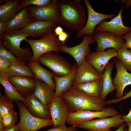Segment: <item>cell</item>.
Wrapping results in <instances>:
<instances>
[{
  "mask_svg": "<svg viewBox=\"0 0 131 131\" xmlns=\"http://www.w3.org/2000/svg\"><path fill=\"white\" fill-rule=\"evenodd\" d=\"M12 102L0 92V115L2 118L14 109Z\"/></svg>",
  "mask_w": 131,
  "mask_h": 131,
  "instance_id": "cell-31",
  "label": "cell"
},
{
  "mask_svg": "<svg viewBox=\"0 0 131 131\" xmlns=\"http://www.w3.org/2000/svg\"><path fill=\"white\" fill-rule=\"evenodd\" d=\"M131 97V90L125 93L124 95L120 98L117 99L115 98L105 101L106 105H108L111 104L118 103Z\"/></svg>",
  "mask_w": 131,
  "mask_h": 131,
  "instance_id": "cell-37",
  "label": "cell"
},
{
  "mask_svg": "<svg viewBox=\"0 0 131 131\" xmlns=\"http://www.w3.org/2000/svg\"><path fill=\"white\" fill-rule=\"evenodd\" d=\"M6 73L9 77L12 76H27L35 78L30 67L20 61L12 64Z\"/></svg>",
  "mask_w": 131,
  "mask_h": 131,
  "instance_id": "cell-29",
  "label": "cell"
},
{
  "mask_svg": "<svg viewBox=\"0 0 131 131\" xmlns=\"http://www.w3.org/2000/svg\"><path fill=\"white\" fill-rule=\"evenodd\" d=\"M34 79L35 87L33 94L42 103L47 106L54 98L55 91L43 81Z\"/></svg>",
  "mask_w": 131,
  "mask_h": 131,
  "instance_id": "cell-23",
  "label": "cell"
},
{
  "mask_svg": "<svg viewBox=\"0 0 131 131\" xmlns=\"http://www.w3.org/2000/svg\"><path fill=\"white\" fill-rule=\"evenodd\" d=\"M93 38L97 43V51H103L111 48L117 51L123 46L125 42L121 37L107 32L96 33L93 35Z\"/></svg>",
  "mask_w": 131,
  "mask_h": 131,
  "instance_id": "cell-15",
  "label": "cell"
},
{
  "mask_svg": "<svg viewBox=\"0 0 131 131\" xmlns=\"http://www.w3.org/2000/svg\"><path fill=\"white\" fill-rule=\"evenodd\" d=\"M114 64L113 62L109 63L105 67L104 72L102 74V89L100 98L103 100H105L110 92L115 90L111 77Z\"/></svg>",
  "mask_w": 131,
  "mask_h": 131,
  "instance_id": "cell-27",
  "label": "cell"
},
{
  "mask_svg": "<svg viewBox=\"0 0 131 131\" xmlns=\"http://www.w3.org/2000/svg\"><path fill=\"white\" fill-rule=\"evenodd\" d=\"M53 0H21V2L18 12L24 8L30 5L42 6L49 4Z\"/></svg>",
  "mask_w": 131,
  "mask_h": 131,
  "instance_id": "cell-32",
  "label": "cell"
},
{
  "mask_svg": "<svg viewBox=\"0 0 131 131\" xmlns=\"http://www.w3.org/2000/svg\"><path fill=\"white\" fill-rule=\"evenodd\" d=\"M69 36V33L66 32L64 31L58 35V38L62 44H64L67 39Z\"/></svg>",
  "mask_w": 131,
  "mask_h": 131,
  "instance_id": "cell-39",
  "label": "cell"
},
{
  "mask_svg": "<svg viewBox=\"0 0 131 131\" xmlns=\"http://www.w3.org/2000/svg\"><path fill=\"white\" fill-rule=\"evenodd\" d=\"M58 25L54 21H37L31 23L20 30L24 33L33 35L36 38H40L52 32Z\"/></svg>",
  "mask_w": 131,
  "mask_h": 131,
  "instance_id": "cell-18",
  "label": "cell"
},
{
  "mask_svg": "<svg viewBox=\"0 0 131 131\" xmlns=\"http://www.w3.org/2000/svg\"><path fill=\"white\" fill-rule=\"evenodd\" d=\"M102 75L85 59L78 67L73 85L100 79Z\"/></svg>",
  "mask_w": 131,
  "mask_h": 131,
  "instance_id": "cell-17",
  "label": "cell"
},
{
  "mask_svg": "<svg viewBox=\"0 0 131 131\" xmlns=\"http://www.w3.org/2000/svg\"><path fill=\"white\" fill-rule=\"evenodd\" d=\"M66 103L70 112L82 110L99 111L105 108V101L100 98L89 96L72 87L60 96Z\"/></svg>",
  "mask_w": 131,
  "mask_h": 131,
  "instance_id": "cell-2",
  "label": "cell"
},
{
  "mask_svg": "<svg viewBox=\"0 0 131 131\" xmlns=\"http://www.w3.org/2000/svg\"><path fill=\"white\" fill-rule=\"evenodd\" d=\"M2 131H19L18 124L5 127Z\"/></svg>",
  "mask_w": 131,
  "mask_h": 131,
  "instance_id": "cell-41",
  "label": "cell"
},
{
  "mask_svg": "<svg viewBox=\"0 0 131 131\" xmlns=\"http://www.w3.org/2000/svg\"><path fill=\"white\" fill-rule=\"evenodd\" d=\"M113 62L116 66V72L112 81L116 90L115 99H118L124 96L125 87L131 85V73L128 72L122 62L117 58L114 59Z\"/></svg>",
  "mask_w": 131,
  "mask_h": 131,
  "instance_id": "cell-14",
  "label": "cell"
},
{
  "mask_svg": "<svg viewBox=\"0 0 131 131\" xmlns=\"http://www.w3.org/2000/svg\"><path fill=\"white\" fill-rule=\"evenodd\" d=\"M79 0H59L58 24L73 31H78L85 25L86 10Z\"/></svg>",
  "mask_w": 131,
  "mask_h": 131,
  "instance_id": "cell-1",
  "label": "cell"
},
{
  "mask_svg": "<svg viewBox=\"0 0 131 131\" xmlns=\"http://www.w3.org/2000/svg\"><path fill=\"white\" fill-rule=\"evenodd\" d=\"M123 8H121L118 15L109 22L104 20L101 21L96 28L95 32H107L112 33L116 36L121 37L123 35L131 31V27L123 24L122 19V12Z\"/></svg>",
  "mask_w": 131,
  "mask_h": 131,
  "instance_id": "cell-13",
  "label": "cell"
},
{
  "mask_svg": "<svg viewBox=\"0 0 131 131\" xmlns=\"http://www.w3.org/2000/svg\"><path fill=\"white\" fill-rule=\"evenodd\" d=\"M26 64L31 68L35 79L41 80L49 85L55 91L56 85L53 78L54 74L43 68L38 60L30 61Z\"/></svg>",
  "mask_w": 131,
  "mask_h": 131,
  "instance_id": "cell-22",
  "label": "cell"
},
{
  "mask_svg": "<svg viewBox=\"0 0 131 131\" xmlns=\"http://www.w3.org/2000/svg\"><path fill=\"white\" fill-rule=\"evenodd\" d=\"M72 87L93 97L100 98L102 89L101 79L86 83L73 85Z\"/></svg>",
  "mask_w": 131,
  "mask_h": 131,
  "instance_id": "cell-28",
  "label": "cell"
},
{
  "mask_svg": "<svg viewBox=\"0 0 131 131\" xmlns=\"http://www.w3.org/2000/svg\"><path fill=\"white\" fill-rule=\"evenodd\" d=\"M118 114V112L110 106L99 111L82 110L69 113L66 123L77 127L82 123L96 118H102L113 116Z\"/></svg>",
  "mask_w": 131,
  "mask_h": 131,
  "instance_id": "cell-7",
  "label": "cell"
},
{
  "mask_svg": "<svg viewBox=\"0 0 131 131\" xmlns=\"http://www.w3.org/2000/svg\"><path fill=\"white\" fill-rule=\"evenodd\" d=\"M76 127H67L66 124L59 127H53L47 130L40 131H77Z\"/></svg>",
  "mask_w": 131,
  "mask_h": 131,
  "instance_id": "cell-36",
  "label": "cell"
},
{
  "mask_svg": "<svg viewBox=\"0 0 131 131\" xmlns=\"http://www.w3.org/2000/svg\"><path fill=\"white\" fill-rule=\"evenodd\" d=\"M0 83L4 88L5 95L11 102L19 101L24 103V97L18 93L11 83L6 73L0 72Z\"/></svg>",
  "mask_w": 131,
  "mask_h": 131,
  "instance_id": "cell-26",
  "label": "cell"
},
{
  "mask_svg": "<svg viewBox=\"0 0 131 131\" xmlns=\"http://www.w3.org/2000/svg\"><path fill=\"white\" fill-rule=\"evenodd\" d=\"M29 36L36 38L33 35L24 33L20 30L7 31L0 35V45L10 50L19 61L26 64L32 57L33 52L30 47L21 48L20 44Z\"/></svg>",
  "mask_w": 131,
  "mask_h": 131,
  "instance_id": "cell-3",
  "label": "cell"
},
{
  "mask_svg": "<svg viewBox=\"0 0 131 131\" xmlns=\"http://www.w3.org/2000/svg\"><path fill=\"white\" fill-rule=\"evenodd\" d=\"M2 118L5 128L16 124L18 122L17 113L14 109Z\"/></svg>",
  "mask_w": 131,
  "mask_h": 131,
  "instance_id": "cell-33",
  "label": "cell"
},
{
  "mask_svg": "<svg viewBox=\"0 0 131 131\" xmlns=\"http://www.w3.org/2000/svg\"><path fill=\"white\" fill-rule=\"evenodd\" d=\"M116 58L127 71L131 73V49L123 46L117 51Z\"/></svg>",
  "mask_w": 131,
  "mask_h": 131,
  "instance_id": "cell-30",
  "label": "cell"
},
{
  "mask_svg": "<svg viewBox=\"0 0 131 131\" xmlns=\"http://www.w3.org/2000/svg\"><path fill=\"white\" fill-rule=\"evenodd\" d=\"M59 0H53L49 4L43 6L30 5L27 7L34 21H51L57 23L59 15Z\"/></svg>",
  "mask_w": 131,
  "mask_h": 131,
  "instance_id": "cell-9",
  "label": "cell"
},
{
  "mask_svg": "<svg viewBox=\"0 0 131 131\" xmlns=\"http://www.w3.org/2000/svg\"><path fill=\"white\" fill-rule=\"evenodd\" d=\"M121 37L125 40L123 46L131 49V31L123 35Z\"/></svg>",
  "mask_w": 131,
  "mask_h": 131,
  "instance_id": "cell-38",
  "label": "cell"
},
{
  "mask_svg": "<svg viewBox=\"0 0 131 131\" xmlns=\"http://www.w3.org/2000/svg\"><path fill=\"white\" fill-rule=\"evenodd\" d=\"M127 125L128 127L127 131H131V121L127 123Z\"/></svg>",
  "mask_w": 131,
  "mask_h": 131,
  "instance_id": "cell-47",
  "label": "cell"
},
{
  "mask_svg": "<svg viewBox=\"0 0 131 131\" xmlns=\"http://www.w3.org/2000/svg\"><path fill=\"white\" fill-rule=\"evenodd\" d=\"M78 66L74 63L71 71L67 74L59 76L54 74L53 78L55 81L56 89L54 98L60 96L68 91L72 87Z\"/></svg>",
  "mask_w": 131,
  "mask_h": 131,
  "instance_id": "cell-20",
  "label": "cell"
},
{
  "mask_svg": "<svg viewBox=\"0 0 131 131\" xmlns=\"http://www.w3.org/2000/svg\"><path fill=\"white\" fill-rule=\"evenodd\" d=\"M38 61L50 69L55 74L59 76L65 75L70 72L73 65L61 56L52 51L45 53L40 56Z\"/></svg>",
  "mask_w": 131,
  "mask_h": 131,
  "instance_id": "cell-6",
  "label": "cell"
},
{
  "mask_svg": "<svg viewBox=\"0 0 131 131\" xmlns=\"http://www.w3.org/2000/svg\"><path fill=\"white\" fill-rule=\"evenodd\" d=\"M5 128V126L2 121V118L0 115V131H2Z\"/></svg>",
  "mask_w": 131,
  "mask_h": 131,
  "instance_id": "cell-46",
  "label": "cell"
},
{
  "mask_svg": "<svg viewBox=\"0 0 131 131\" xmlns=\"http://www.w3.org/2000/svg\"><path fill=\"white\" fill-rule=\"evenodd\" d=\"M93 36L85 35L81 42L74 46L68 47L66 45L62 44L59 51L67 53L72 56L78 67L86 59L87 56L90 53V45L95 42Z\"/></svg>",
  "mask_w": 131,
  "mask_h": 131,
  "instance_id": "cell-12",
  "label": "cell"
},
{
  "mask_svg": "<svg viewBox=\"0 0 131 131\" xmlns=\"http://www.w3.org/2000/svg\"><path fill=\"white\" fill-rule=\"evenodd\" d=\"M0 57L8 60L11 64L19 61L11 51L1 45H0Z\"/></svg>",
  "mask_w": 131,
  "mask_h": 131,
  "instance_id": "cell-34",
  "label": "cell"
},
{
  "mask_svg": "<svg viewBox=\"0 0 131 131\" xmlns=\"http://www.w3.org/2000/svg\"><path fill=\"white\" fill-rule=\"evenodd\" d=\"M9 80L18 93L23 97L33 94L35 87L34 78L27 76H12L9 77Z\"/></svg>",
  "mask_w": 131,
  "mask_h": 131,
  "instance_id": "cell-21",
  "label": "cell"
},
{
  "mask_svg": "<svg viewBox=\"0 0 131 131\" xmlns=\"http://www.w3.org/2000/svg\"><path fill=\"white\" fill-rule=\"evenodd\" d=\"M54 31V33L57 36L64 31L63 28L59 25L57 26Z\"/></svg>",
  "mask_w": 131,
  "mask_h": 131,
  "instance_id": "cell-43",
  "label": "cell"
},
{
  "mask_svg": "<svg viewBox=\"0 0 131 131\" xmlns=\"http://www.w3.org/2000/svg\"><path fill=\"white\" fill-rule=\"evenodd\" d=\"M19 113L18 124L19 131H37L43 127L52 125L51 119H41L34 116L20 101L16 102Z\"/></svg>",
  "mask_w": 131,
  "mask_h": 131,
  "instance_id": "cell-5",
  "label": "cell"
},
{
  "mask_svg": "<svg viewBox=\"0 0 131 131\" xmlns=\"http://www.w3.org/2000/svg\"><path fill=\"white\" fill-rule=\"evenodd\" d=\"M127 125V124L124 123L119 126L117 129L115 131H127L128 130L125 128Z\"/></svg>",
  "mask_w": 131,
  "mask_h": 131,
  "instance_id": "cell-45",
  "label": "cell"
},
{
  "mask_svg": "<svg viewBox=\"0 0 131 131\" xmlns=\"http://www.w3.org/2000/svg\"><path fill=\"white\" fill-rule=\"evenodd\" d=\"M117 55L116 50L109 48L106 51L90 53L87 56L86 59L99 73L102 74L109 60L112 58L116 57Z\"/></svg>",
  "mask_w": 131,
  "mask_h": 131,
  "instance_id": "cell-16",
  "label": "cell"
},
{
  "mask_svg": "<svg viewBox=\"0 0 131 131\" xmlns=\"http://www.w3.org/2000/svg\"><path fill=\"white\" fill-rule=\"evenodd\" d=\"M121 1L122 3L124 4L125 9L129 8L131 5V0H121Z\"/></svg>",
  "mask_w": 131,
  "mask_h": 131,
  "instance_id": "cell-44",
  "label": "cell"
},
{
  "mask_svg": "<svg viewBox=\"0 0 131 131\" xmlns=\"http://www.w3.org/2000/svg\"><path fill=\"white\" fill-rule=\"evenodd\" d=\"M34 21L27 7H26L8 22L7 31L20 30Z\"/></svg>",
  "mask_w": 131,
  "mask_h": 131,
  "instance_id": "cell-24",
  "label": "cell"
},
{
  "mask_svg": "<svg viewBox=\"0 0 131 131\" xmlns=\"http://www.w3.org/2000/svg\"><path fill=\"white\" fill-rule=\"evenodd\" d=\"M24 98L25 101L23 103L32 115L41 119H51L48 106L42 103L33 94Z\"/></svg>",
  "mask_w": 131,
  "mask_h": 131,
  "instance_id": "cell-19",
  "label": "cell"
},
{
  "mask_svg": "<svg viewBox=\"0 0 131 131\" xmlns=\"http://www.w3.org/2000/svg\"><path fill=\"white\" fill-rule=\"evenodd\" d=\"M21 0L7 1L0 5V22H8L18 12Z\"/></svg>",
  "mask_w": 131,
  "mask_h": 131,
  "instance_id": "cell-25",
  "label": "cell"
},
{
  "mask_svg": "<svg viewBox=\"0 0 131 131\" xmlns=\"http://www.w3.org/2000/svg\"><path fill=\"white\" fill-rule=\"evenodd\" d=\"M88 10V17L84 26L77 31L76 37L81 39L85 35L93 36L97 26L101 21L106 19H113L116 16L114 14H106L96 11L88 0H83Z\"/></svg>",
  "mask_w": 131,
  "mask_h": 131,
  "instance_id": "cell-8",
  "label": "cell"
},
{
  "mask_svg": "<svg viewBox=\"0 0 131 131\" xmlns=\"http://www.w3.org/2000/svg\"><path fill=\"white\" fill-rule=\"evenodd\" d=\"M11 64L9 60L0 57V72L6 73Z\"/></svg>",
  "mask_w": 131,
  "mask_h": 131,
  "instance_id": "cell-35",
  "label": "cell"
},
{
  "mask_svg": "<svg viewBox=\"0 0 131 131\" xmlns=\"http://www.w3.org/2000/svg\"><path fill=\"white\" fill-rule=\"evenodd\" d=\"M47 106L53 127L66 124L70 112L63 98L60 96L54 98Z\"/></svg>",
  "mask_w": 131,
  "mask_h": 131,
  "instance_id": "cell-11",
  "label": "cell"
},
{
  "mask_svg": "<svg viewBox=\"0 0 131 131\" xmlns=\"http://www.w3.org/2000/svg\"><path fill=\"white\" fill-rule=\"evenodd\" d=\"M8 22H0V35L7 31Z\"/></svg>",
  "mask_w": 131,
  "mask_h": 131,
  "instance_id": "cell-40",
  "label": "cell"
},
{
  "mask_svg": "<svg viewBox=\"0 0 131 131\" xmlns=\"http://www.w3.org/2000/svg\"><path fill=\"white\" fill-rule=\"evenodd\" d=\"M25 41L30 45L33 53L30 61L38 60L40 56L49 52H57L62 44L55 33L53 32L38 39L27 38Z\"/></svg>",
  "mask_w": 131,
  "mask_h": 131,
  "instance_id": "cell-4",
  "label": "cell"
},
{
  "mask_svg": "<svg viewBox=\"0 0 131 131\" xmlns=\"http://www.w3.org/2000/svg\"><path fill=\"white\" fill-rule=\"evenodd\" d=\"M122 116L118 113L113 116L93 119L82 123L77 127L88 131H111V128L119 127L124 123Z\"/></svg>",
  "mask_w": 131,
  "mask_h": 131,
  "instance_id": "cell-10",
  "label": "cell"
},
{
  "mask_svg": "<svg viewBox=\"0 0 131 131\" xmlns=\"http://www.w3.org/2000/svg\"><path fill=\"white\" fill-rule=\"evenodd\" d=\"M122 118L124 122L127 123L131 121V108L128 114L126 115H123Z\"/></svg>",
  "mask_w": 131,
  "mask_h": 131,
  "instance_id": "cell-42",
  "label": "cell"
}]
</instances>
